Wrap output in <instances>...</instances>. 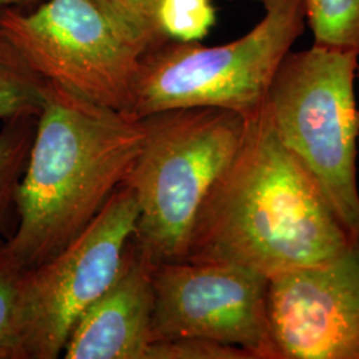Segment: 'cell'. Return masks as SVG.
Returning a JSON list of instances; mask_svg holds the SVG:
<instances>
[{
    "instance_id": "e0dca14e",
    "label": "cell",
    "mask_w": 359,
    "mask_h": 359,
    "mask_svg": "<svg viewBox=\"0 0 359 359\" xmlns=\"http://www.w3.org/2000/svg\"><path fill=\"white\" fill-rule=\"evenodd\" d=\"M147 359H256L243 347L204 338H175L154 341Z\"/></svg>"
},
{
    "instance_id": "7a4b0ae2",
    "label": "cell",
    "mask_w": 359,
    "mask_h": 359,
    "mask_svg": "<svg viewBox=\"0 0 359 359\" xmlns=\"http://www.w3.org/2000/svg\"><path fill=\"white\" fill-rule=\"evenodd\" d=\"M142 124L47 81L15 205L19 222L6 240L29 269L57 255L124 185L142 151Z\"/></svg>"
},
{
    "instance_id": "9a60e30c",
    "label": "cell",
    "mask_w": 359,
    "mask_h": 359,
    "mask_svg": "<svg viewBox=\"0 0 359 359\" xmlns=\"http://www.w3.org/2000/svg\"><path fill=\"white\" fill-rule=\"evenodd\" d=\"M215 0H161L157 25L168 40L201 41L216 25Z\"/></svg>"
},
{
    "instance_id": "ac0fdd59",
    "label": "cell",
    "mask_w": 359,
    "mask_h": 359,
    "mask_svg": "<svg viewBox=\"0 0 359 359\" xmlns=\"http://www.w3.org/2000/svg\"><path fill=\"white\" fill-rule=\"evenodd\" d=\"M43 0H0V8L6 7H19V8H29L36 6Z\"/></svg>"
},
{
    "instance_id": "277c9868",
    "label": "cell",
    "mask_w": 359,
    "mask_h": 359,
    "mask_svg": "<svg viewBox=\"0 0 359 359\" xmlns=\"http://www.w3.org/2000/svg\"><path fill=\"white\" fill-rule=\"evenodd\" d=\"M264 15L244 36L219 46L167 40L142 56L127 115L215 107L245 117L266 102L283 57L308 27V0H258Z\"/></svg>"
},
{
    "instance_id": "2e32d148",
    "label": "cell",
    "mask_w": 359,
    "mask_h": 359,
    "mask_svg": "<svg viewBox=\"0 0 359 359\" xmlns=\"http://www.w3.org/2000/svg\"><path fill=\"white\" fill-rule=\"evenodd\" d=\"M107 16L127 38L147 52L168 39L157 25V8L161 0H95ZM233 1V0H215Z\"/></svg>"
},
{
    "instance_id": "9c48e42d",
    "label": "cell",
    "mask_w": 359,
    "mask_h": 359,
    "mask_svg": "<svg viewBox=\"0 0 359 359\" xmlns=\"http://www.w3.org/2000/svg\"><path fill=\"white\" fill-rule=\"evenodd\" d=\"M277 359H359V240L322 264L270 277Z\"/></svg>"
},
{
    "instance_id": "5b68a950",
    "label": "cell",
    "mask_w": 359,
    "mask_h": 359,
    "mask_svg": "<svg viewBox=\"0 0 359 359\" xmlns=\"http://www.w3.org/2000/svg\"><path fill=\"white\" fill-rule=\"evenodd\" d=\"M358 65V56L350 52L314 44L292 50L274 74L265 107L280 142L359 240Z\"/></svg>"
},
{
    "instance_id": "4fadbf2b",
    "label": "cell",
    "mask_w": 359,
    "mask_h": 359,
    "mask_svg": "<svg viewBox=\"0 0 359 359\" xmlns=\"http://www.w3.org/2000/svg\"><path fill=\"white\" fill-rule=\"evenodd\" d=\"M313 44L359 57V0H308Z\"/></svg>"
},
{
    "instance_id": "8fae6325",
    "label": "cell",
    "mask_w": 359,
    "mask_h": 359,
    "mask_svg": "<svg viewBox=\"0 0 359 359\" xmlns=\"http://www.w3.org/2000/svg\"><path fill=\"white\" fill-rule=\"evenodd\" d=\"M47 81L10 40L0 35V120L38 117Z\"/></svg>"
},
{
    "instance_id": "52a82bcc",
    "label": "cell",
    "mask_w": 359,
    "mask_h": 359,
    "mask_svg": "<svg viewBox=\"0 0 359 359\" xmlns=\"http://www.w3.org/2000/svg\"><path fill=\"white\" fill-rule=\"evenodd\" d=\"M137 216L135 194L121 185L75 240L23 270L19 298L25 359L62 357L76 322L123 268Z\"/></svg>"
},
{
    "instance_id": "7c38bea8",
    "label": "cell",
    "mask_w": 359,
    "mask_h": 359,
    "mask_svg": "<svg viewBox=\"0 0 359 359\" xmlns=\"http://www.w3.org/2000/svg\"><path fill=\"white\" fill-rule=\"evenodd\" d=\"M36 116L15 117L0 129V236L13 212L20 179L26 169L31 144L36 130Z\"/></svg>"
},
{
    "instance_id": "d6986e66",
    "label": "cell",
    "mask_w": 359,
    "mask_h": 359,
    "mask_svg": "<svg viewBox=\"0 0 359 359\" xmlns=\"http://www.w3.org/2000/svg\"><path fill=\"white\" fill-rule=\"evenodd\" d=\"M357 79L359 80V65H358V69H357ZM358 148H359V139H358Z\"/></svg>"
},
{
    "instance_id": "3957f363",
    "label": "cell",
    "mask_w": 359,
    "mask_h": 359,
    "mask_svg": "<svg viewBox=\"0 0 359 359\" xmlns=\"http://www.w3.org/2000/svg\"><path fill=\"white\" fill-rule=\"evenodd\" d=\"M139 121L142 151L124 182L139 208L133 238L156 264L182 261L208 193L244 139L248 117L189 107Z\"/></svg>"
},
{
    "instance_id": "8992f818",
    "label": "cell",
    "mask_w": 359,
    "mask_h": 359,
    "mask_svg": "<svg viewBox=\"0 0 359 359\" xmlns=\"http://www.w3.org/2000/svg\"><path fill=\"white\" fill-rule=\"evenodd\" d=\"M0 35L46 80L128 114L145 51L95 0L0 8Z\"/></svg>"
},
{
    "instance_id": "ba28073f",
    "label": "cell",
    "mask_w": 359,
    "mask_h": 359,
    "mask_svg": "<svg viewBox=\"0 0 359 359\" xmlns=\"http://www.w3.org/2000/svg\"><path fill=\"white\" fill-rule=\"evenodd\" d=\"M269 278L225 262L167 261L154 269V341L204 338L277 359L270 337Z\"/></svg>"
},
{
    "instance_id": "30bf717a",
    "label": "cell",
    "mask_w": 359,
    "mask_h": 359,
    "mask_svg": "<svg viewBox=\"0 0 359 359\" xmlns=\"http://www.w3.org/2000/svg\"><path fill=\"white\" fill-rule=\"evenodd\" d=\"M156 262L132 238L114 283L76 322L65 359H147L154 342Z\"/></svg>"
},
{
    "instance_id": "6da1fadb",
    "label": "cell",
    "mask_w": 359,
    "mask_h": 359,
    "mask_svg": "<svg viewBox=\"0 0 359 359\" xmlns=\"http://www.w3.org/2000/svg\"><path fill=\"white\" fill-rule=\"evenodd\" d=\"M355 240L317 181L280 142L264 107L218 176L185 261L225 262L273 277L339 256Z\"/></svg>"
},
{
    "instance_id": "5bb4252c",
    "label": "cell",
    "mask_w": 359,
    "mask_h": 359,
    "mask_svg": "<svg viewBox=\"0 0 359 359\" xmlns=\"http://www.w3.org/2000/svg\"><path fill=\"white\" fill-rule=\"evenodd\" d=\"M25 268L0 240V359H25L19 286Z\"/></svg>"
}]
</instances>
